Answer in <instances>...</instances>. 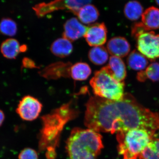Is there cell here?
I'll return each mask as SVG.
<instances>
[{
  "label": "cell",
  "mask_w": 159,
  "mask_h": 159,
  "mask_svg": "<svg viewBox=\"0 0 159 159\" xmlns=\"http://www.w3.org/2000/svg\"><path fill=\"white\" fill-rule=\"evenodd\" d=\"M20 46L17 40L8 39L1 44L0 51L4 57L7 59H14L20 53Z\"/></svg>",
  "instance_id": "2e32d148"
},
{
  "label": "cell",
  "mask_w": 159,
  "mask_h": 159,
  "mask_svg": "<svg viewBox=\"0 0 159 159\" xmlns=\"http://www.w3.org/2000/svg\"><path fill=\"white\" fill-rule=\"evenodd\" d=\"M142 24L148 31L159 29V9L154 6L147 8L142 16Z\"/></svg>",
  "instance_id": "9a60e30c"
},
{
  "label": "cell",
  "mask_w": 159,
  "mask_h": 159,
  "mask_svg": "<svg viewBox=\"0 0 159 159\" xmlns=\"http://www.w3.org/2000/svg\"><path fill=\"white\" fill-rule=\"evenodd\" d=\"M88 27L80 22L76 18H72L66 22L64 25L63 37L70 41H74L84 37Z\"/></svg>",
  "instance_id": "9c48e42d"
},
{
  "label": "cell",
  "mask_w": 159,
  "mask_h": 159,
  "mask_svg": "<svg viewBox=\"0 0 159 159\" xmlns=\"http://www.w3.org/2000/svg\"><path fill=\"white\" fill-rule=\"evenodd\" d=\"M106 67L110 74L117 81L124 82L126 76V70L122 58L116 56H111Z\"/></svg>",
  "instance_id": "7c38bea8"
},
{
  "label": "cell",
  "mask_w": 159,
  "mask_h": 159,
  "mask_svg": "<svg viewBox=\"0 0 159 159\" xmlns=\"http://www.w3.org/2000/svg\"><path fill=\"white\" fill-rule=\"evenodd\" d=\"M141 156L143 159H159V139H152Z\"/></svg>",
  "instance_id": "7402d4cb"
},
{
  "label": "cell",
  "mask_w": 159,
  "mask_h": 159,
  "mask_svg": "<svg viewBox=\"0 0 159 159\" xmlns=\"http://www.w3.org/2000/svg\"><path fill=\"white\" fill-rule=\"evenodd\" d=\"M5 114L2 111L0 110V126L2 124L3 122L5 120Z\"/></svg>",
  "instance_id": "484cf974"
},
{
  "label": "cell",
  "mask_w": 159,
  "mask_h": 159,
  "mask_svg": "<svg viewBox=\"0 0 159 159\" xmlns=\"http://www.w3.org/2000/svg\"><path fill=\"white\" fill-rule=\"evenodd\" d=\"M22 65L24 67L27 68H33L36 67L34 62L31 59L27 57H25L23 59Z\"/></svg>",
  "instance_id": "d4e9b609"
},
{
  "label": "cell",
  "mask_w": 159,
  "mask_h": 159,
  "mask_svg": "<svg viewBox=\"0 0 159 159\" xmlns=\"http://www.w3.org/2000/svg\"><path fill=\"white\" fill-rule=\"evenodd\" d=\"M132 35L136 39L138 50L147 59L159 58V34L148 31L141 23H136L132 29Z\"/></svg>",
  "instance_id": "5b68a950"
},
{
  "label": "cell",
  "mask_w": 159,
  "mask_h": 159,
  "mask_svg": "<svg viewBox=\"0 0 159 159\" xmlns=\"http://www.w3.org/2000/svg\"><path fill=\"white\" fill-rule=\"evenodd\" d=\"M75 15L81 23L90 25L98 20L99 15L97 7L90 4L82 6Z\"/></svg>",
  "instance_id": "5bb4252c"
},
{
  "label": "cell",
  "mask_w": 159,
  "mask_h": 159,
  "mask_svg": "<svg viewBox=\"0 0 159 159\" xmlns=\"http://www.w3.org/2000/svg\"><path fill=\"white\" fill-rule=\"evenodd\" d=\"M128 65L136 71H143L148 64L147 58L139 51L134 50L129 55L127 59Z\"/></svg>",
  "instance_id": "ac0fdd59"
},
{
  "label": "cell",
  "mask_w": 159,
  "mask_h": 159,
  "mask_svg": "<svg viewBox=\"0 0 159 159\" xmlns=\"http://www.w3.org/2000/svg\"><path fill=\"white\" fill-rule=\"evenodd\" d=\"M129 159H142V156H139L134 157L132 158Z\"/></svg>",
  "instance_id": "83f0119b"
},
{
  "label": "cell",
  "mask_w": 159,
  "mask_h": 159,
  "mask_svg": "<svg viewBox=\"0 0 159 159\" xmlns=\"http://www.w3.org/2000/svg\"><path fill=\"white\" fill-rule=\"evenodd\" d=\"M17 31V24L9 18H3L0 21V33L4 35L13 36Z\"/></svg>",
  "instance_id": "44dd1931"
},
{
  "label": "cell",
  "mask_w": 159,
  "mask_h": 159,
  "mask_svg": "<svg viewBox=\"0 0 159 159\" xmlns=\"http://www.w3.org/2000/svg\"><path fill=\"white\" fill-rule=\"evenodd\" d=\"M145 78L152 81H159V63L154 62L151 64L144 70Z\"/></svg>",
  "instance_id": "603a6c76"
},
{
  "label": "cell",
  "mask_w": 159,
  "mask_h": 159,
  "mask_svg": "<svg viewBox=\"0 0 159 159\" xmlns=\"http://www.w3.org/2000/svg\"><path fill=\"white\" fill-rule=\"evenodd\" d=\"M92 0H53L49 2L39 3L33 9L39 17L61 10H68L74 14L80 8L90 4Z\"/></svg>",
  "instance_id": "8992f818"
},
{
  "label": "cell",
  "mask_w": 159,
  "mask_h": 159,
  "mask_svg": "<svg viewBox=\"0 0 159 159\" xmlns=\"http://www.w3.org/2000/svg\"><path fill=\"white\" fill-rule=\"evenodd\" d=\"M19 159H38L37 152L31 148L23 149L19 155Z\"/></svg>",
  "instance_id": "cb8c5ba5"
},
{
  "label": "cell",
  "mask_w": 159,
  "mask_h": 159,
  "mask_svg": "<svg viewBox=\"0 0 159 159\" xmlns=\"http://www.w3.org/2000/svg\"><path fill=\"white\" fill-rule=\"evenodd\" d=\"M84 124L99 133L142 129L153 136L159 129V119L157 113L142 106L130 94L125 93L119 101L91 97L86 104Z\"/></svg>",
  "instance_id": "6da1fadb"
},
{
  "label": "cell",
  "mask_w": 159,
  "mask_h": 159,
  "mask_svg": "<svg viewBox=\"0 0 159 159\" xmlns=\"http://www.w3.org/2000/svg\"><path fill=\"white\" fill-rule=\"evenodd\" d=\"M70 64L56 63L46 68L40 73L43 77L48 79H55L61 77H70Z\"/></svg>",
  "instance_id": "8fae6325"
},
{
  "label": "cell",
  "mask_w": 159,
  "mask_h": 159,
  "mask_svg": "<svg viewBox=\"0 0 159 159\" xmlns=\"http://www.w3.org/2000/svg\"><path fill=\"white\" fill-rule=\"evenodd\" d=\"M155 1L156 3L158 6H159V0H155Z\"/></svg>",
  "instance_id": "f1b7e54d"
},
{
  "label": "cell",
  "mask_w": 159,
  "mask_h": 159,
  "mask_svg": "<svg viewBox=\"0 0 159 159\" xmlns=\"http://www.w3.org/2000/svg\"><path fill=\"white\" fill-rule=\"evenodd\" d=\"M157 114H158V116L159 119V113H157ZM157 131H158V135H159V129H158Z\"/></svg>",
  "instance_id": "f546056e"
},
{
  "label": "cell",
  "mask_w": 159,
  "mask_h": 159,
  "mask_svg": "<svg viewBox=\"0 0 159 159\" xmlns=\"http://www.w3.org/2000/svg\"><path fill=\"white\" fill-rule=\"evenodd\" d=\"M90 84L96 97L114 101L124 98V82H119L110 74L106 66L94 73Z\"/></svg>",
  "instance_id": "277c9868"
},
{
  "label": "cell",
  "mask_w": 159,
  "mask_h": 159,
  "mask_svg": "<svg viewBox=\"0 0 159 159\" xmlns=\"http://www.w3.org/2000/svg\"><path fill=\"white\" fill-rule=\"evenodd\" d=\"M153 136L148 131L142 129H134L117 133L119 154L123 159L139 156L152 140Z\"/></svg>",
  "instance_id": "3957f363"
},
{
  "label": "cell",
  "mask_w": 159,
  "mask_h": 159,
  "mask_svg": "<svg viewBox=\"0 0 159 159\" xmlns=\"http://www.w3.org/2000/svg\"><path fill=\"white\" fill-rule=\"evenodd\" d=\"M92 70L87 63L77 62L71 66L70 77L75 80H85L90 76Z\"/></svg>",
  "instance_id": "e0dca14e"
},
{
  "label": "cell",
  "mask_w": 159,
  "mask_h": 159,
  "mask_svg": "<svg viewBox=\"0 0 159 159\" xmlns=\"http://www.w3.org/2000/svg\"><path fill=\"white\" fill-rule=\"evenodd\" d=\"M27 50V47L25 45H23L20 46V52H25Z\"/></svg>",
  "instance_id": "4316f807"
},
{
  "label": "cell",
  "mask_w": 159,
  "mask_h": 159,
  "mask_svg": "<svg viewBox=\"0 0 159 159\" xmlns=\"http://www.w3.org/2000/svg\"><path fill=\"white\" fill-rule=\"evenodd\" d=\"M51 53L60 58L68 57L73 51V46L70 41L63 37L55 40L50 48Z\"/></svg>",
  "instance_id": "4fadbf2b"
},
{
  "label": "cell",
  "mask_w": 159,
  "mask_h": 159,
  "mask_svg": "<svg viewBox=\"0 0 159 159\" xmlns=\"http://www.w3.org/2000/svg\"><path fill=\"white\" fill-rule=\"evenodd\" d=\"M88 57L91 62L94 64L102 65L108 60V52L103 46L94 47L89 51Z\"/></svg>",
  "instance_id": "d6986e66"
},
{
  "label": "cell",
  "mask_w": 159,
  "mask_h": 159,
  "mask_svg": "<svg viewBox=\"0 0 159 159\" xmlns=\"http://www.w3.org/2000/svg\"><path fill=\"white\" fill-rule=\"evenodd\" d=\"M107 33V29L104 23H96L88 27L84 37L91 47L102 46L106 42Z\"/></svg>",
  "instance_id": "ba28073f"
},
{
  "label": "cell",
  "mask_w": 159,
  "mask_h": 159,
  "mask_svg": "<svg viewBox=\"0 0 159 159\" xmlns=\"http://www.w3.org/2000/svg\"><path fill=\"white\" fill-rule=\"evenodd\" d=\"M42 107V104L38 99L28 95L21 99L16 111L23 120L31 121L39 117Z\"/></svg>",
  "instance_id": "52a82bcc"
},
{
  "label": "cell",
  "mask_w": 159,
  "mask_h": 159,
  "mask_svg": "<svg viewBox=\"0 0 159 159\" xmlns=\"http://www.w3.org/2000/svg\"><path fill=\"white\" fill-rule=\"evenodd\" d=\"M107 49L112 56L121 58L128 55L130 51V46L125 38L117 36L108 41Z\"/></svg>",
  "instance_id": "30bf717a"
},
{
  "label": "cell",
  "mask_w": 159,
  "mask_h": 159,
  "mask_svg": "<svg viewBox=\"0 0 159 159\" xmlns=\"http://www.w3.org/2000/svg\"><path fill=\"white\" fill-rule=\"evenodd\" d=\"M143 12V6L138 1H129L125 4L124 13L125 17L131 21L137 20L142 17Z\"/></svg>",
  "instance_id": "ffe728a7"
},
{
  "label": "cell",
  "mask_w": 159,
  "mask_h": 159,
  "mask_svg": "<svg viewBox=\"0 0 159 159\" xmlns=\"http://www.w3.org/2000/svg\"><path fill=\"white\" fill-rule=\"evenodd\" d=\"M103 148L99 133L80 128L71 131L66 147L69 159H97Z\"/></svg>",
  "instance_id": "7a4b0ae2"
}]
</instances>
